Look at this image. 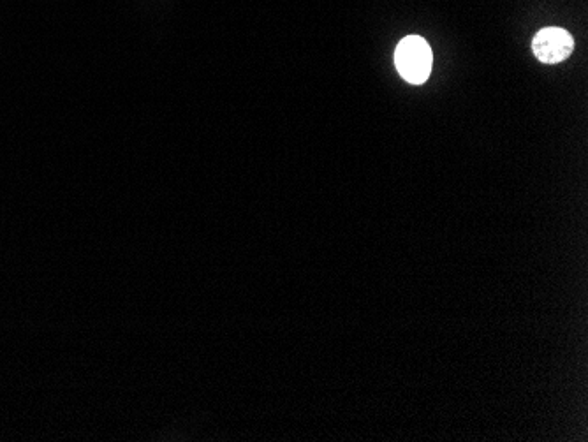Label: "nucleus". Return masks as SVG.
<instances>
[{"label":"nucleus","instance_id":"nucleus-2","mask_svg":"<svg viewBox=\"0 0 588 442\" xmlns=\"http://www.w3.org/2000/svg\"><path fill=\"white\" fill-rule=\"evenodd\" d=\"M573 50L574 37L560 27H544L532 39V52L543 64L564 62Z\"/></svg>","mask_w":588,"mask_h":442},{"label":"nucleus","instance_id":"nucleus-1","mask_svg":"<svg viewBox=\"0 0 588 442\" xmlns=\"http://www.w3.org/2000/svg\"><path fill=\"white\" fill-rule=\"evenodd\" d=\"M434 53L421 36H407L398 43L395 50V66L405 82L421 85L432 73Z\"/></svg>","mask_w":588,"mask_h":442}]
</instances>
